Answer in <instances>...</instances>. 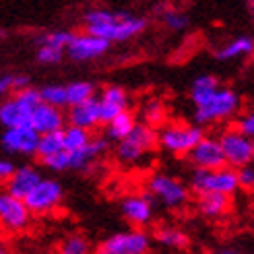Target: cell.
Here are the masks:
<instances>
[{
  "label": "cell",
  "instance_id": "obj_32",
  "mask_svg": "<svg viewBox=\"0 0 254 254\" xmlns=\"http://www.w3.org/2000/svg\"><path fill=\"white\" fill-rule=\"evenodd\" d=\"M159 19L172 31H184L190 25V19H188L186 12L180 10V8H176V6H170V4L159 8Z\"/></svg>",
  "mask_w": 254,
  "mask_h": 254
},
{
  "label": "cell",
  "instance_id": "obj_9",
  "mask_svg": "<svg viewBox=\"0 0 254 254\" xmlns=\"http://www.w3.org/2000/svg\"><path fill=\"white\" fill-rule=\"evenodd\" d=\"M64 186H62L56 178H42L40 182L35 184V188L25 196V205L31 211L33 217H46V215H52L54 211H58L64 202Z\"/></svg>",
  "mask_w": 254,
  "mask_h": 254
},
{
  "label": "cell",
  "instance_id": "obj_45",
  "mask_svg": "<svg viewBox=\"0 0 254 254\" xmlns=\"http://www.w3.org/2000/svg\"><path fill=\"white\" fill-rule=\"evenodd\" d=\"M163 2H168V4H172V2H174V0H163Z\"/></svg>",
  "mask_w": 254,
  "mask_h": 254
},
{
  "label": "cell",
  "instance_id": "obj_1",
  "mask_svg": "<svg viewBox=\"0 0 254 254\" xmlns=\"http://www.w3.org/2000/svg\"><path fill=\"white\" fill-rule=\"evenodd\" d=\"M83 27L87 33L104 37L110 44H122L143 35L149 27V19L132 12H116L104 6H93L83 12Z\"/></svg>",
  "mask_w": 254,
  "mask_h": 254
},
{
  "label": "cell",
  "instance_id": "obj_38",
  "mask_svg": "<svg viewBox=\"0 0 254 254\" xmlns=\"http://www.w3.org/2000/svg\"><path fill=\"white\" fill-rule=\"evenodd\" d=\"M15 91V74H0V99Z\"/></svg>",
  "mask_w": 254,
  "mask_h": 254
},
{
  "label": "cell",
  "instance_id": "obj_30",
  "mask_svg": "<svg viewBox=\"0 0 254 254\" xmlns=\"http://www.w3.org/2000/svg\"><path fill=\"white\" fill-rule=\"evenodd\" d=\"M93 132H89L85 128H79V126L66 124L62 128V143H64V151H79L83 149L89 141H91Z\"/></svg>",
  "mask_w": 254,
  "mask_h": 254
},
{
  "label": "cell",
  "instance_id": "obj_19",
  "mask_svg": "<svg viewBox=\"0 0 254 254\" xmlns=\"http://www.w3.org/2000/svg\"><path fill=\"white\" fill-rule=\"evenodd\" d=\"M42 178H44V174L40 172V168L31 166V163L15 166L12 174L8 176V180L4 182V190L10 192L12 196H17V198H25Z\"/></svg>",
  "mask_w": 254,
  "mask_h": 254
},
{
  "label": "cell",
  "instance_id": "obj_5",
  "mask_svg": "<svg viewBox=\"0 0 254 254\" xmlns=\"http://www.w3.org/2000/svg\"><path fill=\"white\" fill-rule=\"evenodd\" d=\"M42 101L40 89L29 85L12 91L8 97L0 99V126L15 128V126H29L33 108Z\"/></svg>",
  "mask_w": 254,
  "mask_h": 254
},
{
  "label": "cell",
  "instance_id": "obj_13",
  "mask_svg": "<svg viewBox=\"0 0 254 254\" xmlns=\"http://www.w3.org/2000/svg\"><path fill=\"white\" fill-rule=\"evenodd\" d=\"M40 134L31 126H15V128H4L0 134V149L6 155L15 157H35V149Z\"/></svg>",
  "mask_w": 254,
  "mask_h": 254
},
{
  "label": "cell",
  "instance_id": "obj_27",
  "mask_svg": "<svg viewBox=\"0 0 254 254\" xmlns=\"http://www.w3.org/2000/svg\"><path fill=\"white\" fill-rule=\"evenodd\" d=\"M64 89H66V108L97 97V85L93 81H72L64 85Z\"/></svg>",
  "mask_w": 254,
  "mask_h": 254
},
{
  "label": "cell",
  "instance_id": "obj_25",
  "mask_svg": "<svg viewBox=\"0 0 254 254\" xmlns=\"http://www.w3.org/2000/svg\"><path fill=\"white\" fill-rule=\"evenodd\" d=\"M219 87H221V83L215 74H200V77H196L192 81V87H190V101L194 104V108L202 106Z\"/></svg>",
  "mask_w": 254,
  "mask_h": 254
},
{
  "label": "cell",
  "instance_id": "obj_29",
  "mask_svg": "<svg viewBox=\"0 0 254 254\" xmlns=\"http://www.w3.org/2000/svg\"><path fill=\"white\" fill-rule=\"evenodd\" d=\"M74 31L70 29H50V31H42L35 35V44L37 46H48V48H56L64 52L66 46L70 44Z\"/></svg>",
  "mask_w": 254,
  "mask_h": 254
},
{
  "label": "cell",
  "instance_id": "obj_31",
  "mask_svg": "<svg viewBox=\"0 0 254 254\" xmlns=\"http://www.w3.org/2000/svg\"><path fill=\"white\" fill-rule=\"evenodd\" d=\"M58 151H64V143H62V130L40 134V141H37V149H35V157L37 159L50 157V155L58 153Z\"/></svg>",
  "mask_w": 254,
  "mask_h": 254
},
{
  "label": "cell",
  "instance_id": "obj_22",
  "mask_svg": "<svg viewBox=\"0 0 254 254\" xmlns=\"http://www.w3.org/2000/svg\"><path fill=\"white\" fill-rule=\"evenodd\" d=\"M138 124V118L132 110H124L120 114H116L108 124H104V136L110 143H120L122 138H126L132 128Z\"/></svg>",
  "mask_w": 254,
  "mask_h": 254
},
{
  "label": "cell",
  "instance_id": "obj_3",
  "mask_svg": "<svg viewBox=\"0 0 254 254\" xmlns=\"http://www.w3.org/2000/svg\"><path fill=\"white\" fill-rule=\"evenodd\" d=\"M242 108V97L232 87H219L205 104L194 108V122L198 126L207 124H221L230 118L238 116Z\"/></svg>",
  "mask_w": 254,
  "mask_h": 254
},
{
  "label": "cell",
  "instance_id": "obj_43",
  "mask_svg": "<svg viewBox=\"0 0 254 254\" xmlns=\"http://www.w3.org/2000/svg\"><path fill=\"white\" fill-rule=\"evenodd\" d=\"M252 163H254V138H252Z\"/></svg>",
  "mask_w": 254,
  "mask_h": 254
},
{
  "label": "cell",
  "instance_id": "obj_28",
  "mask_svg": "<svg viewBox=\"0 0 254 254\" xmlns=\"http://www.w3.org/2000/svg\"><path fill=\"white\" fill-rule=\"evenodd\" d=\"M91 252H93L91 242L81 232H72L64 236L56 246V254H91Z\"/></svg>",
  "mask_w": 254,
  "mask_h": 254
},
{
  "label": "cell",
  "instance_id": "obj_34",
  "mask_svg": "<svg viewBox=\"0 0 254 254\" xmlns=\"http://www.w3.org/2000/svg\"><path fill=\"white\" fill-rule=\"evenodd\" d=\"M40 163L54 174H62V172H68V151H58V153L50 155L40 159Z\"/></svg>",
  "mask_w": 254,
  "mask_h": 254
},
{
  "label": "cell",
  "instance_id": "obj_46",
  "mask_svg": "<svg viewBox=\"0 0 254 254\" xmlns=\"http://www.w3.org/2000/svg\"><path fill=\"white\" fill-rule=\"evenodd\" d=\"M149 254H151V252H149Z\"/></svg>",
  "mask_w": 254,
  "mask_h": 254
},
{
  "label": "cell",
  "instance_id": "obj_21",
  "mask_svg": "<svg viewBox=\"0 0 254 254\" xmlns=\"http://www.w3.org/2000/svg\"><path fill=\"white\" fill-rule=\"evenodd\" d=\"M196 211L202 215L205 219H221L225 217L232 209V196L219 194V192H205V194H196Z\"/></svg>",
  "mask_w": 254,
  "mask_h": 254
},
{
  "label": "cell",
  "instance_id": "obj_17",
  "mask_svg": "<svg viewBox=\"0 0 254 254\" xmlns=\"http://www.w3.org/2000/svg\"><path fill=\"white\" fill-rule=\"evenodd\" d=\"M110 151V141L106 136H91L83 149L68 151V172H89L99 157H104Z\"/></svg>",
  "mask_w": 254,
  "mask_h": 254
},
{
  "label": "cell",
  "instance_id": "obj_16",
  "mask_svg": "<svg viewBox=\"0 0 254 254\" xmlns=\"http://www.w3.org/2000/svg\"><path fill=\"white\" fill-rule=\"evenodd\" d=\"M99 101V122L101 126L108 124L116 114L130 110V93L122 85H106L97 93Z\"/></svg>",
  "mask_w": 254,
  "mask_h": 254
},
{
  "label": "cell",
  "instance_id": "obj_23",
  "mask_svg": "<svg viewBox=\"0 0 254 254\" xmlns=\"http://www.w3.org/2000/svg\"><path fill=\"white\" fill-rule=\"evenodd\" d=\"M155 242L159 246H163L166 250H174V252H180V250H186L190 246V238L184 230L176 225H161L155 230Z\"/></svg>",
  "mask_w": 254,
  "mask_h": 254
},
{
  "label": "cell",
  "instance_id": "obj_2",
  "mask_svg": "<svg viewBox=\"0 0 254 254\" xmlns=\"http://www.w3.org/2000/svg\"><path fill=\"white\" fill-rule=\"evenodd\" d=\"M145 188H147V194L155 202H159L161 207H166L168 211H180L190 200L188 184H184L180 178L166 172H153L147 178Z\"/></svg>",
  "mask_w": 254,
  "mask_h": 254
},
{
  "label": "cell",
  "instance_id": "obj_20",
  "mask_svg": "<svg viewBox=\"0 0 254 254\" xmlns=\"http://www.w3.org/2000/svg\"><path fill=\"white\" fill-rule=\"evenodd\" d=\"M64 114H66V124L79 126V128H85L89 132H93L97 126H101L97 97L89 99V101H83V104H77V106H68Z\"/></svg>",
  "mask_w": 254,
  "mask_h": 254
},
{
  "label": "cell",
  "instance_id": "obj_41",
  "mask_svg": "<svg viewBox=\"0 0 254 254\" xmlns=\"http://www.w3.org/2000/svg\"><path fill=\"white\" fill-rule=\"evenodd\" d=\"M0 254H12V248L4 238H0Z\"/></svg>",
  "mask_w": 254,
  "mask_h": 254
},
{
  "label": "cell",
  "instance_id": "obj_35",
  "mask_svg": "<svg viewBox=\"0 0 254 254\" xmlns=\"http://www.w3.org/2000/svg\"><path fill=\"white\" fill-rule=\"evenodd\" d=\"M62 58H64V52L56 48H48V46H37V52H35V60L40 64L46 66H52V64H60Z\"/></svg>",
  "mask_w": 254,
  "mask_h": 254
},
{
  "label": "cell",
  "instance_id": "obj_24",
  "mask_svg": "<svg viewBox=\"0 0 254 254\" xmlns=\"http://www.w3.org/2000/svg\"><path fill=\"white\" fill-rule=\"evenodd\" d=\"M254 54V37L250 35H238L232 42H227L223 48L217 50L219 60H236V58H246Z\"/></svg>",
  "mask_w": 254,
  "mask_h": 254
},
{
  "label": "cell",
  "instance_id": "obj_8",
  "mask_svg": "<svg viewBox=\"0 0 254 254\" xmlns=\"http://www.w3.org/2000/svg\"><path fill=\"white\" fill-rule=\"evenodd\" d=\"M153 246V236L145 227L116 232L99 242L91 254H149Z\"/></svg>",
  "mask_w": 254,
  "mask_h": 254
},
{
  "label": "cell",
  "instance_id": "obj_6",
  "mask_svg": "<svg viewBox=\"0 0 254 254\" xmlns=\"http://www.w3.org/2000/svg\"><path fill=\"white\" fill-rule=\"evenodd\" d=\"M188 188L194 194H205V192H219L232 196L236 194L238 186V174L234 168L223 166L217 170H202V168H192L188 178Z\"/></svg>",
  "mask_w": 254,
  "mask_h": 254
},
{
  "label": "cell",
  "instance_id": "obj_44",
  "mask_svg": "<svg viewBox=\"0 0 254 254\" xmlns=\"http://www.w3.org/2000/svg\"><path fill=\"white\" fill-rule=\"evenodd\" d=\"M0 37H6V31L4 29H0Z\"/></svg>",
  "mask_w": 254,
  "mask_h": 254
},
{
  "label": "cell",
  "instance_id": "obj_10",
  "mask_svg": "<svg viewBox=\"0 0 254 254\" xmlns=\"http://www.w3.org/2000/svg\"><path fill=\"white\" fill-rule=\"evenodd\" d=\"M33 215L23 198L12 196L2 188L0 190V232L8 236H19L31 227Z\"/></svg>",
  "mask_w": 254,
  "mask_h": 254
},
{
  "label": "cell",
  "instance_id": "obj_40",
  "mask_svg": "<svg viewBox=\"0 0 254 254\" xmlns=\"http://www.w3.org/2000/svg\"><path fill=\"white\" fill-rule=\"evenodd\" d=\"M209 254H242V252L236 250V248H230V246H221V248H215V250H211Z\"/></svg>",
  "mask_w": 254,
  "mask_h": 254
},
{
  "label": "cell",
  "instance_id": "obj_33",
  "mask_svg": "<svg viewBox=\"0 0 254 254\" xmlns=\"http://www.w3.org/2000/svg\"><path fill=\"white\" fill-rule=\"evenodd\" d=\"M40 97L44 104L56 106V108H66V89L64 85H44L40 89Z\"/></svg>",
  "mask_w": 254,
  "mask_h": 254
},
{
  "label": "cell",
  "instance_id": "obj_18",
  "mask_svg": "<svg viewBox=\"0 0 254 254\" xmlns=\"http://www.w3.org/2000/svg\"><path fill=\"white\" fill-rule=\"evenodd\" d=\"M29 126L37 132V134H46V132H54V130H62L66 126V114L62 108L50 106L40 101L29 118Z\"/></svg>",
  "mask_w": 254,
  "mask_h": 254
},
{
  "label": "cell",
  "instance_id": "obj_42",
  "mask_svg": "<svg viewBox=\"0 0 254 254\" xmlns=\"http://www.w3.org/2000/svg\"><path fill=\"white\" fill-rule=\"evenodd\" d=\"M248 10H250V15L254 17V0H248Z\"/></svg>",
  "mask_w": 254,
  "mask_h": 254
},
{
  "label": "cell",
  "instance_id": "obj_11",
  "mask_svg": "<svg viewBox=\"0 0 254 254\" xmlns=\"http://www.w3.org/2000/svg\"><path fill=\"white\" fill-rule=\"evenodd\" d=\"M217 138L225 157V166L238 170L252 161V138L246 136L242 130H238L236 126L221 130Z\"/></svg>",
  "mask_w": 254,
  "mask_h": 254
},
{
  "label": "cell",
  "instance_id": "obj_26",
  "mask_svg": "<svg viewBox=\"0 0 254 254\" xmlns=\"http://www.w3.org/2000/svg\"><path fill=\"white\" fill-rule=\"evenodd\" d=\"M141 118H143V124L151 126V128H159L168 122V108L163 104L161 99L153 97V99H147L143 108H141Z\"/></svg>",
  "mask_w": 254,
  "mask_h": 254
},
{
  "label": "cell",
  "instance_id": "obj_37",
  "mask_svg": "<svg viewBox=\"0 0 254 254\" xmlns=\"http://www.w3.org/2000/svg\"><path fill=\"white\" fill-rule=\"evenodd\" d=\"M236 128H238V130H242L246 136L254 138V110L242 114V116L236 120Z\"/></svg>",
  "mask_w": 254,
  "mask_h": 254
},
{
  "label": "cell",
  "instance_id": "obj_14",
  "mask_svg": "<svg viewBox=\"0 0 254 254\" xmlns=\"http://www.w3.org/2000/svg\"><path fill=\"white\" fill-rule=\"evenodd\" d=\"M110 42H106L104 37L91 35L87 31L74 33L70 44L66 46L64 54L72 60V62H93L101 56H106L110 52Z\"/></svg>",
  "mask_w": 254,
  "mask_h": 254
},
{
  "label": "cell",
  "instance_id": "obj_12",
  "mask_svg": "<svg viewBox=\"0 0 254 254\" xmlns=\"http://www.w3.org/2000/svg\"><path fill=\"white\" fill-rule=\"evenodd\" d=\"M120 213L124 221L132 227H147L155 219V200L147 192H130L122 196Z\"/></svg>",
  "mask_w": 254,
  "mask_h": 254
},
{
  "label": "cell",
  "instance_id": "obj_39",
  "mask_svg": "<svg viewBox=\"0 0 254 254\" xmlns=\"http://www.w3.org/2000/svg\"><path fill=\"white\" fill-rule=\"evenodd\" d=\"M12 170H15V161H10L8 157H0V184H4L8 180Z\"/></svg>",
  "mask_w": 254,
  "mask_h": 254
},
{
  "label": "cell",
  "instance_id": "obj_4",
  "mask_svg": "<svg viewBox=\"0 0 254 254\" xmlns=\"http://www.w3.org/2000/svg\"><path fill=\"white\" fill-rule=\"evenodd\" d=\"M202 136H205V130H202V126H198V124L168 120L166 124L157 128V147H161L170 155L186 157L188 151L192 149Z\"/></svg>",
  "mask_w": 254,
  "mask_h": 254
},
{
  "label": "cell",
  "instance_id": "obj_15",
  "mask_svg": "<svg viewBox=\"0 0 254 254\" xmlns=\"http://www.w3.org/2000/svg\"><path fill=\"white\" fill-rule=\"evenodd\" d=\"M188 161L192 163L194 168H202V170H217L225 166V157L219 145L217 136L205 134L200 141L188 151Z\"/></svg>",
  "mask_w": 254,
  "mask_h": 254
},
{
  "label": "cell",
  "instance_id": "obj_7",
  "mask_svg": "<svg viewBox=\"0 0 254 254\" xmlns=\"http://www.w3.org/2000/svg\"><path fill=\"white\" fill-rule=\"evenodd\" d=\"M157 147V130L138 122L132 132L116 143V159L124 166H138Z\"/></svg>",
  "mask_w": 254,
  "mask_h": 254
},
{
  "label": "cell",
  "instance_id": "obj_36",
  "mask_svg": "<svg viewBox=\"0 0 254 254\" xmlns=\"http://www.w3.org/2000/svg\"><path fill=\"white\" fill-rule=\"evenodd\" d=\"M238 174V186L246 190V192H254V163H246V166L238 168L236 170Z\"/></svg>",
  "mask_w": 254,
  "mask_h": 254
}]
</instances>
